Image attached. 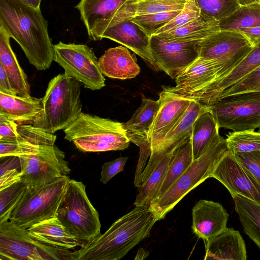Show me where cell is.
Instances as JSON below:
<instances>
[{
  "mask_svg": "<svg viewBox=\"0 0 260 260\" xmlns=\"http://www.w3.org/2000/svg\"><path fill=\"white\" fill-rule=\"evenodd\" d=\"M80 87L79 81L65 73L51 79L33 126L53 134L66 128L82 113Z\"/></svg>",
  "mask_w": 260,
  "mask_h": 260,
  "instance_id": "3",
  "label": "cell"
},
{
  "mask_svg": "<svg viewBox=\"0 0 260 260\" xmlns=\"http://www.w3.org/2000/svg\"><path fill=\"white\" fill-rule=\"evenodd\" d=\"M159 105V99L154 101L143 99L141 106L135 111L131 118L122 123L127 137L140 149L134 183L137 181L144 171L151 154L148 134Z\"/></svg>",
  "mask_w": 260,
  "mask_h": 260,
  "instance_id": "16",
  "label": "cell"
},
{
  "mask_svg": "<svg viewBox=\"0 0 260 260\" xmlns=\"http://www.w3.org/2000/svg\"><path fill=\"white\" fill-rule=\"evenodd\" d=\"M16 138L0 140V157L20 156L38 152L43 146L55 144L56 136L31 124H18Z\"/></svg>",
  "mask_w": 260,
  "mask_h": 260,
  "instance_id": "20",
  "label": "cell"
},
{
  "mask_svg": "<svg viewBox=\"0 0 260 260\" xmlns=\"http://www.w3.org/2000/svg\"><path fill=\"white\" fill-rule=\"evenodd\" d=\"M63 131L64 139L83 152L122 150L130 143L122 123L83 112Z\"/></svg>",
  "mask_w": 260,
  "mask_h": 260,
  "instance_id": "4",
  "label": "cell"
},
{
  "mask_svg": "<svg viewBox=\"0 0 260 260\" xmlns=\"http://www.w3.org/2000/svg\"><path fill=\"white\" fill-rule=\"evenodd\" d=\"M200 10L196 0H187L184 9L170 22L159 29L154 35L173 29L198 17Z\"/></svg>",
  "mask_w": 260,
  "mask_h": 260,
  "instance_id": "40",
  "label": "cell"
},
{
  "mask_svg": "<svg viewBox=\"0 0 260 260\" xmlns=\"http://www.w3.org/2000/svg\"><path fill=\"white\" fill-rule=\"evenodd\" d=\"M158 99L160 101L159 107L148 134L151 154L182 117L191 101L164 90L159 93Z\"/></svg>",
  "mask_w": 260,
  "mask_h": 260,
  "instance_id": "19",
  "label": "cell"
},
{
  "mask_svg": "<svg viewBox=\"0 0 260 260\" xmlns=\"http://www.w3.org/2000/svg\"><path fill=\"white\" fill-rule=\"evenodd\" d=\"M0 26L18 43L38 70L50 68L54 59V45L41 9L18 0H0Z\"/></svg>",
  "mask_w": 260,
  "mask_h": 260,
  "instance_id": "1",
  "label": "cell"
},
{
  "mask_svg": "<svg viewBox=\"0 0 260 260\" xmlns=\"http://www.w3.org/2000/svg\"><path fill=\"white\" fill-rule=\"evenodd\" d=\"M232 197L244 232L260 249V203L241 195Z\"/></svg>",
  "mask_w": 260,
  "mask_h": 260,
  "instance_id": "31",
  "label": "cell"
},
{
  "mask_svg": "<svg viewBox=\"0 0 260 260\" xmlns=\"http://www.w3.org/2000/svg\"><path fill=\"white\" fill-rule=\"evenodd\" d=\"M239 32L244 35L253 45L260 41V26L243 28Z\"/></svg>",
  "mask_w": 260,
  "mask_h": 260,
  "instance_id": "46",
  "label": "cell"
},
{
  "mask_svg": "<svg viewBox=\"0 0 260 260\" xmlns=\"http://www.w3.org/2000/svg\"><path fill=\"white\" fill-rule=\"evenodd\" d=\"M191 135L174 149L164 182L153 202L164 195L193 161Z\"/></svg>",
  "mask_w": 260,
  "mask_h": 260,
  "instance_id": "30",
  "label": "cell"
},
{
  "mask_svg": "<svg viewBox=\"0 0 260 260\" xmlns=\"http://www.w3.org/2000/svg\"><path fill=\"white\" fill-rule=\"evenodd\" d=\"M10 39L6 31L0 26V64L4 68L12 89L17 95L29 96L30 90L26 75L11 47Z\"/></svg>",
  "mask_w": 260,
  "mask_h": 260,
  "instance_id": "26",
  "label": "cell"
},
{
  "mask_svg": "<svg viewBox=\"0 0 260 260\" xmlns=\"http://www.w3.org/2000/svg\"><path fill=\"white\" fill-rule=\"evenodd\" d=\"M149 255V252L143 248H140L138 250L135 259H143Z\"/></svg>",
  "mask_w": 260,
  "mask_h": 260,
  "instance_id": "48",
  "label": "cell"
},
{
  "mask_svg": "<svg viewBox=\"0 0 260 260\" xmlns=\"http://www.w3.org/2000/svg\"><path fill=\"white\" fill-rule=\"evenodd\" d=\"M220 30L219 21L200 15L182 26L156 35L169 41H190L202 40Z\"/></svg>",
  "mask_w": 260,
  "mask_h": 260,
  "instance_id": "28",
  "label": "cell"
},
{
  "mask_svg": "<svg viewBox=\"0 0 260 260\" xmlns=\"http://www.w3.org/2000/svg\"><path fill=\"white\" fill-rule=\"evenodd\" d=\"M19 157L21 181L27 188L52 182L71 172L64 153L55 144L43 146L36 153Z\"/></svg>",
  "mask_w": 260,
  "mask_h": 260,
  "instance_id": "11",
  "label": "cell"
},
{
  "mask_svg": "<svg viewBox=\"0 0 260 260\" xmlns=\"http://www.w3.org/2000/svg\"><path fill=\"white\" fill-rule=\"evenodd\" d=\"M26 189L25 184L20 181L0 190V222L9 220Z\"/></svg>",
  "mask_w": 260,
  "mask_h": 260,
  "instance_id": "36",
  "label": "cell"
},
{
  "mask_svg": "<svg viewBox=\"0 0 260 260\" xmlns=\"http://www.w3.org/2000/svg\"><path fill=\"white\" fill-rule=\"evenodd\" d=\"M157 219L150 206H135L108 230L72 252V260H119L148 237Z\"/></svg>",
  "mask_w": 260,
  "mask_h": 260,
  "instance_id": "2",
  "label": "cell"
},
{
  "mask_svg": "<svg viewBox=\"0 0 260 260\" xmlns=\"http://www.w3.org/2000/svg\"><path fill=\"white\" fill-rule=\"evenodd\" d=\"M18 123L0 114V140L16 138L18 135Z\"/></svg>",
  "mask_w": 260,
  "mask_h": 260,
  "instance_id": "43",
  "label": "cell"
},
{
  "mask_svg": "<svg viewBox=\"0 0 260 260\" xmlns=\"http://www.w3.org/2000/svg\"><path fill=\"white\" fill-rule=\"evenodd\" d=\"M0 190L21 181L22 173L16 168L0 169Z\"/></svg>",
  "mask_w": 260,
  "mask_h": 260,
  "instance_id": "44",
  "label": "cell"
},
{
  "mask_svg": "<svg viewBox=\"0 0 260 260\" xmlns=\"http://www.w3.org/2000/svg\"><path fill=\"white\" fill-rule=\"evenodd\" d=\"M56 217L68 231L84 244L101 234L98 212L88 199L86 186L70 179L58 205Z\"/></svg>",
  "mask_w": 260,
  "mask_h": 260,
  "instance_id": "6",
  "label": "cell"
},
{
  "mask_svg": "<svg viewBox=\"0 0 260 260\" xmlns=\"http://www.w3.org/2000/svg\"><path fill=\"white\" fill-rule=\"evenodd\" d=\"M228 150L225 139L218 134L205 152L193 160L161 198L151 204L157 220L163 219L188 192L211 178L216 164Z\"/></svg>",
  "mask_w": 260,
  "mask_h": 260,
  "instance_id": "5",
  "label": "cell"
},
{
  "mask_svg": "<svg viewBox=\"0 0 260 260\" xmlns=\"http://www.w3.org/2000/svg\"><path fill=\"white\" fill-rule=\"evenodd\" d=\"M80 12L89 37L113 23L136 15L135 0H80Z\"/></svg>",
  "mask_w": 260,
  "mask_h": 260,
  "instance_id": "14",
  "label": "cell"
},
{
  "mask_svg": "<svg viewBox=\"0 0 260 260\" xmlns=\"http://www.w3.org/2000/svg\"><path fill=\"white\" fill-rule=\"evenodd\" d=\"M240 6L246 5L251 3L259 2L260 0H237Z\"/></svg>",
  "mask_w": 260,
  "mask_h": 260,
  "instance_id": "49",
  "label": "cell"
},
{
  "mask_svg": "<svg viewBox=\"0 0 260 260\" xmlns=\"http://www.w3.org/2000/svg\"><path fill=\"white\" fill-rule=\"evenodd\" d=\"M54 61L64 69L68 76L75 78L85 88L92 90L105 86V79L98 59L87 45L59 42L54 45Z\"/></svg>",
  "mask_w": 260,
  "mask_h": 260,
  "instance_id": "10",
  "label": "cell"
},
{
  "mask_svg": "<svg viewBox=\"0 0 260 260\" xmlns=\"http://www.w3.org/2000/svg\"><path fill=\"white\" fill-rule=\"evenodd\" d=\"M68 175L33 188H27L9 220L27 229L43 220L56 217V211L70 180Z\"/></svg>",
  "mask_w": 260,
  "mask_h": 260,
  "instance_id": "7",
  "label": "cell"
},
{
  "mask_svg": "<svg viewBox=\"0 0 260 260\" xmlns=\"http://www.w3.org/2000/svg\"><path fill=\"white\" fill-rule=\"evenodd\" d=\"M136 15L167 12L184 9L187 0H135Z\"/></svg>",
  "mask_w": 260,
  "mask_h": 260,
  "instance_id": "38",
  "label": "cell"
},
{
  "mask_svg": "<svg viewBox=\"0 0 260 260\" xmlns=\"http://www.w3.org/2000/svg\"><path fill=\"white\" fill-rule=\"evenodd\" d=\"M91 40L107 38L123 45L156 68L150 51V39L147 32L131 17L123 19L93 33Z\"/></svg>",
  "mask_w": 260,
  "mask_h": 260,
  "instance_id": "17",
  "label": "cell"
},
{
  "mask_svg": "<svg viewBox=\"0 0 260 260\" xmlns=\"http://www.w3.org/2000/svg\"><path fill=\"white\" fill-rule=\"evenodd\" d=\"M225 141L228 150L235 154L260 150V131L245 130L230 133Z\"/></svg>",
  "mask_w": 260,
  "mask_h": 260,
  "instance_id": "34",
  "label": "cell"
},
{
  "mask_svg": "<svg viewBox=\"0 0 260 260\" xmlns=\"http://www.w3.org/2000/svg\"><path fill=\"white\" fill-rule=\"evenodd\" d=\"M205 260H246L247 252L244 239L239 231L226 228L205 241Z\"/></svg>",
  "mask_w": 260,
  "mask_h": 260,
  "instance_id": "22",
  "label": "cell"
},
{
  "mask_svg": "<svg viewBox=\"0 0 260 260\" xmlns=\"http://www.w3.org/2000/svg\"><path fill=\"white\" fill-rule=\"evenodd\" d=\"M249 92H260V66L234 85L224 90L217 100L224 97Z\"/></svg>",
  "mask_w": 260,
  "mask_h": 260,
  "instance_id": "39",
  "label": "cell"
},
{
  "mask_svg": "<svg viewBox=\"0 0 260 260\" xmlns=\"http://www.w3.org/2000/svg\"><path fill=\"white\" fill-rule=\"evenodd\" d=\"M102 73L109 78L121 80L136 77L141 69L135 55L127 48L119 46L105 51L98 59Z\"/></svg>",
  "mask_w": 260,
  "mask_h": 260,
  "instance_id": "23",
  "label": "cell"
},
{
  "mask_svg": "<svg viewBox=\"0 0 260 260\" xmlns=\"http://www.w3.org/2000/svg\"><path fill=\"white\" fill-rule=\"evenodd\" d=\"M207 108L196 101H190L185 113L166 135L156 150L150 155L146 166L135 183L137 187L140 186L146 181L165 154L173 151L191 135L194 121Z\"/></svg>",
  "mask_w": 260,
  "mask_h": 260,
  "instance_id": "18",
  "label": "cell"
},
{
  "mask_svg": "<svg viewBox=\"0 0 260 260\" xmlns=\"http://www.w3.org/2000/svg\"><path fill=\"white\" fill-rule=\"evenodd\" d=\"M191 229L205 241L227 228L229 214L219 203L200 200L192 209Z\"/></svg>",
  "mask_w": 260,
  "mask_h": 260,
  "instance_id": "21",
  "label": "cell"
},
{
  "mask_svg": "<svg viewBox=\"0 0 260 260\" xmlns=\"http://www.w3.org/2000/svg\"><path fill=\"white\" fill-rule=\"evenodd\" d=\"M72 252L35 240L9 220L0 222L1 260H72Z\"/></svg>",
  "mask_w": 260,
  "mask_h": 260,
  "instance_id": "8",
  "label": "cell"
},
{
  "mask_svg": "<svg viewBox=\"0 0 260 260\" xmlns=\"http://www.w3.org/2000/svg\"><path fill=\"white\" fill-rule=\"evenodd\" d=\"M200 15L218 21L230 16L240 6L237 0H196Z\"/></svg>",
  "mask_w": 260,
  "mask_h": 260,
  "instance_id": "35",
  "label": "cell"
},
{
  "mask_svg": "<svg viewBox=\"0 0 260 260\" xmlns=\"http://www.w3.org/2000/svg\"><path fill=\"white\" fill-rule=\"evenodd\" d=\"M35 9H40L41 0H18Z\"/></svg>",
  "mask_w": 260,
  "mask_h": 260,
  "instance_id": "47",
  "label": "cell"
},
{
  "mask_svg": "<svg viewBox=\"0 0 260 260\" xmlns=\"http://www.w3.org/2000/svg\"><path fill=\"white\" fill-rule=\"evenodd\" d=\"M174 150L163 156L146 181L138 187L139 193L134 203L135 206H150L155 201L165 178Z\"/></svg>",
  "mask_w": 260,
  "mask_h": 260,
  "instance_id": "32",
  "label": "cell"
},
{
  "mask_svg": "<svg viewBox=\"0 0 260 260\" xmlns=\"http://www.w3.org/2000/svg\"><path fill=\"white\" fill-rule=\"evenodd\" d=\"M260 66V41L249 53L226 76L216 82L204 100L202 105L209 107L217 101L220 94Z\"/></svg>",
  "mask_w": 260,
  "mask_h": 260,
  "instance_id": "27",
  "label": "cell"
},
{
  "mask_svg": "<svg viewBox=\"0 0 260 260\" xmlns=\"http://www.w3.org/2000/svg\"><path fill=\"white\" fill-rule=\"evenodd\" d=\"M208 107L219 128L233 132L260 128V92L224 97Z\"/></svg>",
  "mask_w": 260,
  "mask_h": 260,
  "instance_id": "9",
  "label": "cell"
},
{
  "mask_svg": "<svg viewBox=\"0 0 260 260\" xmlns=\"http://www.w3.org/2000/svg\"><path fill=\"white\" fill-rule=\"evenodd\" d=\"M260 26V2L240 6L230 16L219 21L220 30L237 31Z\"/></svg>",
  "mask_w": 260,
  "mask_h": 260,
  "instance_id": "33",
  "label": "cell"
},
{
  "mask_svg": "<svg viewBox=\"0 0 260 260\" xmlns=\"http://www.w3.org/2000/svg\"><path fill=\"white\" fill-rule=\"evenodd\" d=\"M42 109V99L0 92V114L17 123L32 124Z\"/></svg>",
  "mask_w": 260,
  "mask_h": 260,
  "instance_id": "25",
  "label": "cell"
},
{
  "mask_svg": "<svg viewBox=\"0 0 260 260\" xmlns=\"http://www.w3.org/2000/svg\"><path fill=\"white\" fill-rule=\"evenodd\" d=\"M211 177L221 183L231 196L241 195L260 203V183L229 150L216 164Z\"/></svg>",
  "mask_w": 260,
  "mask_h": 260,
  "instance_id": "15",
  "label": "cell"
},
{
  "mask_svg": "<svg viewBox=\"0 0 260 260\" xmlns=\"http://www.w3.org/2000/svg\"><path fill=\"white\" fill-rule=\"evenodd\" d=\"M182 10L137 15L132 17L131 19L151 37L170 22Z\"/></svg>",
  "mask_w": 260,
  "mask_h": 260,
  "instance_id": "37",
  "label": "cell"
},
{
  "mask_svg": "<svg viewBox=\"0 0 260 260\" xmlns=\"http://www.w3.org/2000/svg\"><path fill=\"white\" fill-rule=\"evenodd\" d=\"M253 47L242 33L220 30L201 41L199 56L218 62L220 67L219 80L229 74Z\"/></svg>",
  "mask_w": 260,
  "mask_h": 260,
  "instance_id": "12",
  "label": "cell"
},
{
  "mask_svg": "<svg viewBox=\"0 0 260 260\" xmlns=\"http://www.w3.org/2000/svg\"><path fill=\"white\" fill-rule=\"evenodd\" d=\"M127 157H120L104 163L102 167L100 181L106 184L118 173L123 171Z\"/></svg>",
  "mask_w": 260,
  "mask_h": 260,
  "instance_id": "42",
  "label": "cell"
},
{
  "mask_svg": "<svg viewBox=\"0 0 260 260\" xmlns=\"http://www.w3.org/2000/svg\"><path fill=\"white\" fill-rule=\"evenodd\" d=\"M201 41H169L151 36L150 47L156 68L175 79L199 57Z\"/></svg>",
  "mask_w": 260,
  "mask_h": 260,
  "instance_id": "13",
  "label": "cell"
},
{
  "mask_svg": "<svg viewBox=\"0 0 260 260\" xmlns=\"http://www.w3.org/2000/svg\"><path fill=\"white\" fill-rule=\"evenodd\" d=\"M234 155L260 183V150L239 152Z\"/></svg>",
  "mask_w": 260,
  "mask_h": 260,
  "instance_id": "41",
  "label": "cell"
},
{
  "mask_svg": "<svg viewBox=\"0 0 260 260\" xmlns=\"http://www.w3.org/2000/svg\"><path fill=\"white\" fill-rule=\"evenodd\" d=\"M32 239L56 248L73 249L84 245L70 233L56 217L40 221L26 229Z\"/></svg>",
  "mask_w": 260,
  "mask_h": 260,
  "instance_id": "24",
  "label": "cell"
},
{
  "mask_svg": "<svg viewBox=\"0 0 260 260\" xmlns=\"http://www.w3.org/2000/svg\"><path fill=\"white\" fill-rule=\"evenodd\" d=\"M0 92L10 95H17L12 89L7 75L0 64Z\"/></svg>",
  "mask_w": 260,
  "mask_h": 260,
  "instance_id": "45",
  "label": "cell"
},
{
  "mask_svg": "<svg viewBox=\"0 0 260 260\" xmlns=\"http://www.w3.org/2000/svg\"><path fill=\"white\" fill-rule=\"evenodd\" d=\"M217 122L208 107L203 111L192 125L191 142L193 160L203 154L219 134Z\"/></svg>",
  "mask_w": 260,
  "mask_h": 260,
  "instance_id": "29",
  "label": "cell"
}]
</instances>
